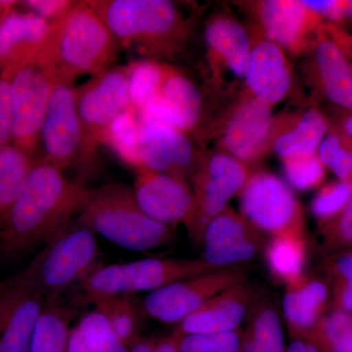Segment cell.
Here are the masks:
<instances>
[{
  "mask_svg": "<svg viewBox=\"0 0 352 352\" xmlns=\"http://www.w3.org/2000/svg\"><path fill=\"white\" fill-rule=\"evenodd\" d=\"M287 182L296 190H308L318 186L325 176V166L317 155L283 160Z\"/></svg>",
  "mask_w": 352,
  "mask_h": 352,
  "instance_id": "obj_36",
  "label": "cell"
},
{
  "mask_svg": "<svg viewBox=\"0 0 352 352\" xmlns=\"http://www.w3.org/2000/svg\"><path fill=\"white\" fill-rule=\"evenodd\" d=\"M325 236L329 245L352 244V197L344 210L326 227Z\"/></svg>",
  "mask_w": 352,
  "mask_h": 352,
  "instance_id": "obj_40",
  "label": "cell"
},
{
  "mask_svg": "<svg viewBox=\"0 0 352 352\" xmlns=\"http://www.w3.org/2000/svg\"><path fill=\"white\" fill-rule=\"evenodd\" d=\"M249 176L242 162L223 153L212 155L205 168L194 173V208L186 226L196 244L201 245L206 227L242 191Z\"/></svg>",
  "mask_w": 352,
  "mask_h": 352,
  "instance_id": "obj_9",
  "label": "cell"
},
{
  "mask_svg": "<svg viewBox=\"0 0 352 352\" xmlns=\"http://www.w3.org/2000/svg\"><path fill=\"white\" fill-rule=\"evenodd\" d=\"M309 340L321 352H352V315L337 310L322 317Z\"/></svg>",
  "mask_w": 352,
  "mask_h": 352,
  "instance_id": "obj_34",
  "label": "cell"
},
{
  "mask_svg": "<svg viewBox=\"0 0 352 352\" xmlns=\"http://www.w3.org/2000/svg\"><path fill=\"white\" fill-rule=\"evenodd\" d=\"M270 108L251 98L236 109L224 131L223 144L229 155L242 163L261 155L272 126Z\"/></svg>",
  "mask_w": 352,
  "mask_h": 352,
  "instance_id": "obj_22",
  "label": "cell"
},
{
  "mask_svg": "<svg viewBox=\"0 0 352 352\" xmlns=\"http://www.w3.org/2000/svg\"><path fill=\"white\" fill-rule=\"evenodd\" d=\"M245 83L256 99L271 107L283 100L291 87L288 61L278 44L263 39L252 48Z\"/></svg>",
  "mask_w": 352,
  "mask_h": 352,
  "instance_id": "obj_21",
  "label": "cell"
},
{
  "mask_svg": "<svg viewBox=\"0 0 352 352\" xmlns=\"http://www.w3.org/2000/svg\"><path fill=\"white\" fill-rule=\"evenodd\" d=\"M34 159L13 143L0 148V222L19 195Z\"/></svg>",
  "mask_w": 352,
  "mask_h": 352,
  "instance_id": "obj_31",
  "label": "cell"
},
{
  "mask_svg": "<svg viewBox=\"0 0 352 352\" xmlns=\"http://www.w3.org/2000/svg\"><path fill=\"white\" fill-rule=\"evenodd\" d=\"M94 309L105 316L118 338L127 347L141 338L143 316L142 305L131 295L107 296L95 300Z\"/></svg>",
  "mask_w": 352,
  "mask_h": 352,
  "instance_id": "obj_30",
  "label": "cell"
},
{
  "mask_svg": "<svg viewBox=\"0 0 352 352\" xmlns=\"http://www.w3.org/2000/svg\"><path fill=\"white\" fill-rule=\"evenodd\" d=\"M78 219L96 235L129 251H150L173 239V227L148 217L132 188L122 183L88 189Z\"/></svg>",
  "mask_w": 352,
  "mask_h": 352,
  "instance_id": "obj_4",
  "label": "cell"
},
{
  "mask_svg": "<svg viewBox=\"0 0 352 352\" xmlns=\"http://www.w3.org/2000/svg\"><path fill=\"white\" fill-rule=\"evenodd\" d=\"M75 1L69 0H25L19 6L51 23L63 15Z\"/></svg>",
  "mask_w": 352,
  "mask_h": 352,
  "instance_id": "obj_42",
  "label": "cell"
},
{
  "mask_svg": "<svg viewBox=\"0 0 352 352\" xmlns=\"http://www.w3.org/2000/svg\"><path fill=\"white\" fill-rule=\"evenodd\" d=\"M16 6L7 9L0 19V76L10 80L38 50L50 25L36 14Z\"/></svg>",
  "mask_w": 352,
  "mask_h": 352,
  "instance_id": "obj_20",
  "label": "cell"
},
{
  "mask_svg": "<svg viewBox=\"0 0 352 352\" xmlns=\"http://www.w3.org/2000/svg\"><path fill=\"white\" fill-rule=\"evenodd\" d=\"M258 18L268 41L294 54L305 51L323 25L320 16L296 0L259 2Z\"/></svg>",
  "mask_w": 352,
  "mask_h": 352,
  "instance_id": "obj_17",
  "label": "cell"
},
{
  "mask_svg": "<svg viewBox=\"0 0 352 352\" xmlns=\"http://www.w3.org/2000/svg\"><path fill=\"white\" fill-rule=\"evenodd\" d=\"M67 352H91L78 324L75 327L69 329Z\"/></svg>",
  "mask_w": 352,
  "mask_h": 352,
  "instance_id": "obj_44",
  "label": "cell"
},
{
  "mask_svg": "<svg viewBox=\"0 0 352 352\" xmlns=\"http://www.w3.org/2000/svg\"><path fill=\"white\" fill-rule=\"evenodd\" d=\"M247 281L239 267L227 268L168 285L145 296L146 316L166 324H179L210 298Z\"/></svg>",
  "mask_w": 352,
  "mask_h": 352,
  "instance_id": "obj_10",
  "label": "cell"
},
{
  "mask_svg": "<svg viewBox=\"0 0 352 352\" xmlns=\"http://www.w3.org/2000/svg\"><path fill=\"white\" fill-rule=\"evenodd\" d=\"M217 270L221 268L210 265L201 258L139 259L102 265L78 288L82 300L92 302L107 296L152 293L175 282Z\"/></svg>",
  "mask_w": 352,
  "mask_h": 352,
  "instance_id": "obj_6",
  "label": "cell"
},
{
  "mask_svg": "<svg viewBox=\"0 0 352 352\" xmlns=\"http://www.w3.org/2000/svg\"><path fill=\"white\" fill-rule=\"evenodd\" d=\"M141 120L139 113L131 107L120 113L108 131L103 139V144L108 146L120 161L127 166L138 170V147L140 134Z\"/></svg>",
  "mask_w": 352,
  "mask_h": 352,
  "instance_id": "obj_32",
  "label": "cell"
},
{
  "mask_svg": "<svg viewBox=\"0 0 352 352\" xmlns=\"http://www.w3.org/2000/svg\"><path fill=\"white\" fill-rule=\"evenodd\" d=\"M318 157L340 182H349V149L342 144L339 136L331 134L323 139L318 148Z\"/></svg>",
  "mask_w": 352,
  "mask_h": 352,
  "instance_id": "obj_39",
  "label": "cell"
},
{
  "mask_svg": "<svg viewBox=\"0 0 352 352\" xmlns=\"http://www.w3.org/2000/svg\"><path fill=\"white\" fill-rule=\"evenodd\" d=\"M315 45V64L322 91L340 107L352 111V67L322 25Z\"/></svg>",
  "mask_w": 352,
  "mask_h": 352,
  "instance_id": "obj_24",
  "label": "cell"
},
{
  "mask_svg": "<svg viewBox=\"0 0 352 352\" xmlns=\"http://www.w3.org/2000/svg\"><path fill=\"white\" fill-rule=\"evenodd\" d=\"M119 51L107 25L85 0L50 23L34 57L52 80L74 82L111 68Z\"/></svg>",
  "mask_w": 352,
  "mask_h": 352,
  "instance_id": "obj_2",
  "label": "cell"
},
{
  "mask_svg": "<svg viewBox=\"0 0 352 352\" xmlns=\"http://www.w3.org/2000/svg\"><path fill=\"white\" fill-rule=\"evenodd\" d=\"M201 107V92L195 83L177 69L168 66L161 85L140 118L185 134L198 124Z\"/></svg>",
  "mask_w": 352,
  "mask_h": 352,
  "instance_id": "obj_16",
  "label": "cell"
},
{
  "mask_svg": "<svg viewBox=\"0 0 352 352\" xmlns=\"http://www.w3.org/2000/svg\"><path fill=\"white\" fill-rule=\"evenodd\" d=\"M346 19H349L352 22V0H347Z\"/></svg>",
  "mask_w": 352,
  "mask_h": 352,
  "instance_id": "obj_51",
  "label": "cell"
},
{
  "mask_svg": "<svg viewBox=\"0 0 352 352\" xmlns=\"http://www.w3.org/2000/svg\"><path fill=\"white\" fill-rule=\"evenodd\" d=\"M10 80V78L0 76V148L11 144L13 140Z\"/></svg>",
  "mask_w": 352,
  "mask_h": 352,
  "instance_id": "obj_41",
  "label": "cell"
},
{
  "mask_svg": "<svg viewBox=\"0 0 352 352\" xmlns=\"http://www.w3.org/2000/svg\"><path fill=\"white\" fill-rule=\"evenodd\" d=\"M39 143L45 161L59 170L82 162L85 134L76 102L74 82L52 80Z\"/></svg>",
  "mask_w": 352,
  "mask_h": 352,
  "instance_id": "obj_11",
  "label": "cell"
},
{
  "mask_svg": "<svg viewBox=\"0 0 352 352\" xmlns=\"http://www.w3.org/2000/svg\"><path fill=\"white\" fill-rule=\"evenodd\" d=\"M138 160V170L145 168L185 179L193 164V147L182 132L155 120H142Z\"/></svg>",
  "mask_w": 352,
  "mask_h": 352,
  "instance_id": "obj_18",
  "label": "cell"
},
{
  "mask_svg": "<svg viewBox=\"0 0 352 352\" xmlns=\"http://www.w3.org/2000/svg\"><path fill=\"white\" fill-rule=\"evenodd\" d=\"M131 107L141 116L163 80L168 65L140 59L126 65Z\"/></svg>",
  "mask_w": 352,
  "mask_h": 352,
  "instance_id": "obj_33",
  "label": "cell"
},
{
  "mask_svg": "<svg viewBox=\"0 0 352 352\" xmlns=\"http://www.w3.org/2000/svg\"><path fill=\"white\" fill-rule=\"evenodd\" d=\"M349 182L352 183V148L349 149Z\"/></svg>",
  "mask_w": 352,
  "mask_h": 352,
  "instance_id": "obj_52",
  "label": "cell"
},
{
  "mask_svg": "<svg viewBox=\"0 0 352 352\" xmlns=\"http://www.w3.org/2000/svg\"><path fill=\"white\" fill-rule=\"evenodd\" d=\"M155 340L141 337L129 347V352H154Z\"/></svg>",
  "mask_w": 352,
  "mask_h": 352,
  "instance_id": "obj_48",
  "label": "cell"
},
{
  "mask_svg": "<svg viewBox=\"0 0 352 352\" xmlns=\"http://www.w3.org/2000/svg\"><path fill=\"white\" fill-rule=\"evenodd\" d=\"M47 298L13 276L0 286V352H30Z\"/></svg>",
  "mask_w": 352,
  "mask_h": 352,
  "instance_id": "obj_15",
  "label": "cell"
},
{
  "mask_svg": "<svg viewBox=\"0 0 352 352\" xmlns=\"http://www.w3.org/2000/svg\"><path fill=\"white\" fill-rule=\"evenodd\" d=\"M286 352H321L314 344L307 340H293Z\"/></svg>",
  "mask_w": 352,
  "mask_h": 352,
  "instance_id": "obj_47",
  "label": "cell"
},
{
  "mask_svg": "<svg viewBox=\"0 0 352 352\" xmlns=\"http://www.w3.org/2000/svg\"><path fill=\"white\" fill-rule=\"evenodd\" d=\"M178 333L173 331L170 336L155 340L154 352H179Z\"/></svg>",
  "mask_w": 352,
  "mask_h": 352,
  "instance_id": "obj_46",
  "label": "cell"
},
{
  "mask_svg": "<svg viewBox=\"0 0 352 352\" xmlns=\"http://www.w3.org/2000/svg\"><path fill=\"white\" fill-rule=\"evenodd\" d=\"M91 352H129L112 326L98 310L88 312L78 322Z\"/></svg>",
  "mask_w": 352,
  "mask_h": 352,
  "instance_id": "obj_35",
  "label": "cell"
},
{
  "mask_svg": "<svg viewBox=\"0 0 352 352\" xmlns=\"http://www.w3.org/2000/svg\"><path fill=\"white\" fill-rule=\"evenodd\" d=\"M76 102L85 134L80 164L87 168L94 162L113 120L131 107L126 67L109 68L92 76L76 88Z\"/></svg>",
  "mask_w": 352,
  "mask_h": 352,
  "instance_id": "obj_7",
  "label": "cell"
},
{
  "mask_svg": "<svg viewBox=\"0 0 352 352\" xmlns=\"http://www.w3.org/2000/svg\"><path fill=\"white\" fill-rule=\"evenodd\" d=\"M120 50L155 60L173 56L187 38L186 23L166 0H88Z\"/></svg>",
  "mask_w": 352,
  "mask_h": 352,
  "instance_id": "obj_3",
  "label": "cell"
},
{
  "mask_svg": "<svg viewBox=\"0 0 352 352\" xmlns=\"http://www.w3.org/2000/svg\"><path fill=\"white\" fill-rule=\"evenodd\" d=\"M178 337L179 352H241V330Z\"/></svg>",
  "mask_w": 352,
  "mask_h": 352,
  "instance_id": "obj_37",
  "label": "cell"
},
{
  "mask_svg": "<svg viewBox=\"0 0 352 352\" xmlns=\"http://www.w3.org/2000/svg\"><path fill=\"white\" fill-rule=\"evenodd\" d=\"M34 54L15 72L10 80L12 143L34 156L52 89V78Z\"/></svg>",
  "mask_w": 352,
  "mask_h": 352,
  "instance_id": "obj_12",
  "label": "cell"
},
{
  "mask_svg": "<svg viewBox=\"0 0 352 352\" xmlns=\"http://www.w3.org/2000/svg\"><path fill=\"white\" fill-rule=\"evenodd\" d=\"M266 266L272 276L285 284L303 275L307 247L305 236L284 235L271 237L263 248Z\"/></svg>",
  "mask_w": 352,
  "mask_h": 352,
  "instance_id": "obj_29",
  "label": "cell"
},
{
  "mask_svg": "<svg viewBox=\"0 0 352 352\" xmlns=\"http://www.w3.org/2000/svg\"><path fill=\"white\" fill-rule=\"evenodd\" d=\"M132 191L141 210L160 223L173 228L191 217L194 192L184 178L139 168Z\"/></svg>",
  "mask_w": 352,
  "mask_h": 352,
  "instance_id": "obj_14",
  "label": "cell"
},
{
  "mask_svg": "<svg viewBox=\"0 0 352 352\" xmlns=\"http://www.w3.org/2000/svg\"><path fill=\"white\" fill-rule=\"evenodd\" d=\"M96 236L78 219L72 220L16 277L47 300L60 298L103 265Z\"/></svg>",
  "mask_w": 352,
  "mask_h": 352,
  "instance_id": "obj_5",
  "label": "cell"
},
{
  "mask_svg": "<svg viewBox=\"0 0 352 352\" xmlns=\"http://www.w3.org/2000/svg\"><path fill=\"white\" fill-rule=\"evenodd\" d=\"M342 129H344V133L346 134V136H349V138L352 139V115L349 116V117H347L346 119L344 120Z\"/></svg>",
  "mask_w": 352,
  "mask_h": 352,
  "instance_id": "obj_49",
  "label": "cell"
},
{
  "mask_svg": "<svg viewBox=\"0 0 352 352\" xmlns=\"http://www.w3.org/2000/svg\"><path fill=\"white\" fill-rule=\"evenodd\" d=\"M327 298V286L316 278L302 275L286 285L282 311L292 340L311 339Z\"/></svg>",
  "mask_w": 352,
  "mask_h": 352,
  "instance_id": "obj_23",
  "label": "cell"
},
{
  "mask_svg": "<svg viewBox=\"0 0 352 352\" xmlns=\"http://www.w3.org/2000/svg\"><path fill=\"white\" fill-rule=\"evenodd\" d=\"M303 3L332 24L337 25L346 19L347 0H303Z\"/></svg>",
  "mask_w": 352,
  "mask_h": 352,
  "instance_id": "obj_43",
  "label": "cell"
},
{
  "mask_svg": "<svg viewBox=\"0 0 352 352\" xmlns=\"http://www.w3.org/2000/svg\"><path fill=\"white\" fill-rule=\"evenodd\" d=\"M88 189L36 157L19 195L0 222V252L15 258L46 244L80 214Z\"/></svg>",
  "mask_w": 352,
  "mask_h": 352,
  "instance_id": "obj_1",
  "label": "cell"
},
{
  "mask_svg": "<svg viewBox=\"0 0 352 352\" xmlns=\"http://www.w3.org/2000/svg\"><path fill=\"white\" fill-rule=\"evenodd\" d=\"M241 331V352H286L283 325L274 303L256 296Z\"/></svg>",
  "mask_w": 352,
  "mask_h": 352,
  "instance_id": "obj_26",
  "label": "cell"
},
{
  "mask_svg": "<svg viewBox=\"0 0 352 352\" xmlns=\"http://www.w3.org/2000/svg\"><path fill=\"white\" fill-rule=\"evenodd\" d=\"M263 235L242 214L226 208L206 227L201 258L221 270L238 267L263 251Z\"/></svg>",
  "mask_w": 352,
  "mask_h": 352,
  "instance_id": "obj_13",
  "label": "cell"
},
{
  "mask_svg": "<svg viewBox=\"0 0 352 352\" xmlns=\"http://www.w3.org/2000/svg\"><path fill=\"white\" fill-rule=\"evenodd\" d=\"M256 296L247 281L236 285L210 298L175 331L180 335H210L240 330Z\"/></svg>",
  "mask_w": 352,
  "mask_h": 352,
  "instance_id": "obj_19",
  "label": "cell"
},
{
  "mask_svg": "<svg viewBox=\"0 0 352 352\" xmlns=\"http://www.w3.org/2000/svg\"><path fill=\"white\" fill-rule=\"evenodd\" d=\"M76 310L60 298L48 300L32 333L30 352H67L69 323Z\"/></svg>",
  "mask_w": 352,
  "mask_h": 352,
  "instance_id": "obj_28",
  "label": "cell"
},
{
  "mask_svg": "<svg viewBox=\"0 0 352 352\" xmlns=\"http://www.w3.org/2000/svg\"><path fill=\"white\" fill-rule=\"evenodd\" d=\"M336 272L342 278V285L352 287V254H344L333 263Z\"/></svg>",
  "mask_w": 352,
  "mask_h": 352,
  "instance_id": "obj_45",
  "label": "cell"
},
{
  "mask_svg": "<svg viewBox=\"0 0 352 352\" xmlns=\"http://www.w3.org/2000/svg\"><path fill=\"white\" fill-rule=\"evenodd\" d=\"M19 1H4V0H0V19H1L2 15L10 7L16 6Z\"/></svg>",
  "mask_w": 352,
  "mask_h": 352,
  "instance_id": "obj_50",
  "label": "cell"
},
{
  "mask_svg": "<svg viewBox=\"0 0 352 352\" xmlns=\"http://www.w3.org/2000/svg\"><path fill=\"white\" fill-rule=\"evenodd\" d=\"M204 38L212 59H219L234 76L245 78L252 47L242 25L230 18H215L208 22Z\"/></svg>",
  "mask_w": 352,
  "mask_h": 352,
  "instance_id": "obj_25",
  "label": "cell"
},
{
  "mask_svg": "<svg viewBox=\"0 0 352 352\" xmlns=\"http://www.w3.org/2000/svg\"><path fill=\"white\" fill-rule=\"evenodd\" d=\"M328 127L325 116L317 109H309L291 131L275 139L273 149L282 160L314 156Z\"/></svg>",
  "mask_w": 352,
  "mask_h": 352,
  "instance_id": "obj_27",
  "label": "cell"
},
{
  "mask_svg": "<svg viewBox=\"0 0 352 352\" xmlns=\"http://www.w3.org/2000/svg\"><path fill=\"white\" fill-rule=\"evenodd\" d=\"M243 217L261 234L305 236L302 206L288 185L270 173L250 175L240 192Z\"/></svg>",
  "mask_w": 352,
  "mask_h": 352,
  "instance_id": "obj_8",
  "label": "cell"
},
{
  "mask_svg": "<svg viewBox=\"0 0 352 352\" xmlns=\"http://www.w3.org/2000/svg\"><path fill=\"white\" fill-rule=\"evenodd\" d=\"M352 197V183L340 182L323 187L314 197L311 212L321 221L338 217L346 207Z\"/></svg>",
  "mask_w": 352,
  "mask_h": 352,
  "instance_id": "obj_38",
  "label": "cell"
}]
</instances>
